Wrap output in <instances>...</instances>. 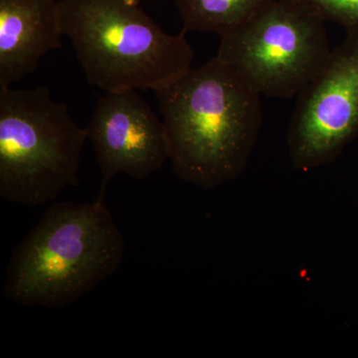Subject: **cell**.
Returning <instances> with one entry per match:
<instances>
[{"label": "cell", "mask_w": 358, "mask_h": 358, "mask_svg": "<svg viewBox=\"0 0 358 358\" xmlns=\"http://www.w3.org/2000/svg\"><path fill=\"white\" fill-rule=\"evenodd\" d=\"M324 22L301 0H272L221 35L216 57L261 96H299L331 54Z\"/></svg>", "instance_id": "5"}, {"label": "cell", "mask_w": 358, "mask_h": 358, "mask_svg": "<svg viewBox=\"0 0 358 358\" xmlns=\"http://www.w3.org/2000/svg\"><path fill=\"white\" fill-rule=\"evenodd\" d=\"M124 249L102 197L51 204L13 250L4 296L23 307H68L114 274Z\"/></svg>", "instance_id": "2"}, {"label": "cell", "mask_w": 358, "mask_h": 358, "mask_svg": "<svg viewBox=\"0 0 358 358\" xmlns=\"http://www.w3.org/2000/svg\"><path fill=\"white\" fill-rule=\"evenodd\" d=\"M272 0H176L183 31L218 35L248 20Z\"/></svg>", "instance_id": "9"}, {"label": "cell", "mask_w": 358, "mask_h": 358, "mask_svg": "<svg viewBox=\"0 0 358 358\" xmlns=\"http://www.w3.org/2000/svg\"><path fill=\"white\" fill-rule=\"evenodd\" d=\"M86 128L46 87L0 88V196L36 207L79 185Z\"/></svg>", "instance_id": "4"}, {"label": "cell", "mask_w": 358, "mask_h": 358, "mask_svg": "<svg viewBox=\"0 0 358 358\" xmlns=\"http://www.w3.org/2000/svg\"><path fill=\"white\" fill-rule=\"evenodd\" d=\"M348 32L299 94L288 131L289 159L298 171L331 164L358 136V28Z\"/></svg>", "instance_id": "6"}, {"label": "cell", "mask_w": 358, "mask_h": 358, "mask_svg": "<svg viewBox=\"0 0 358 358\" xmlns=\"http://www.w3.org/2000/svg\"><path fill=\"white\" fill-rule=\"evenodd\" d=\"M63 34L90 84L106 93L159 91L192 69L185 38L164 32L140 4L127 0H59Z\"/></svg>", "instance_id": "3"}, {"label": "cell", "mask_w": 358, "mask_h": 358, "mask_svg": "<svg viewBox=\"0 0 358 358\" xmlns=\"http://www.w3.org/2000/svg\"><path fill=\"white\" fill-rule=\"evenodd\" d=\"M312 7L324 21H331L346 29L358 28V0H301Z\"/></svg>", "instance_id": "10"}, {"label": "cell", "mask_w": 358, "mask_h": 358, "mask_svg": "<svg viewBox=\"0 0 358 358\" xmlns=\"http://www.w3.org/2000/svg\"><path fill=\"white\" fill-rule=\"evenodd\" d=\"M86 129L102 173V199L117 174L145 179L169 159L164 122L136 90L100 96Z\"/></svg>", "instance_id": "7"}, {"label": "cell", "mask_w": 358, "mask_h": 358, "mask_svg": "<svg viewBox=\"0 0 358 358\" xmlns=\"http://www.w3.org/2000/svg\"><path fill=\"white\" fill-rule=\"evenodd\" d=\"M63 36L56 0H0V88L35 72Z\"/></svg>", "instance_id": "8"}, {"label": "cell", "mask_w": 358, "mask_h": 358, "mask_svg": "<svg viewBox=\"0 0 358 358\" xmlns=\"http://www.w3.org/2000/svg\"><path fill=\"white\" fill-rule=\"evenodd\" d=\"M131 4H140V0H127Z\"/></svg>", "instance_id": "11"}, {"label": "cell", "mask_w": 358, "mask_h": 358, "mask_svg": "<svg viewBox=\"0 0 358 358\" xmlns=\"http://www.w3.org/2000/svg\"><path fill=\"white\" fill-rule=\"evenodd\" d=\"M179 178L213 189L246 169L263 124L261 95L214 57L155 92Z\"/></svg>", "instance_id": "1"}]
</instances>
